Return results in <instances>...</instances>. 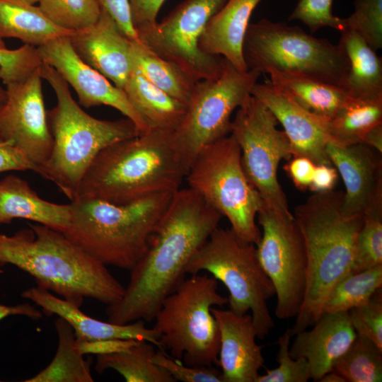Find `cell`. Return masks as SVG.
Wrapping results in <instances>:
<instances>
[{
  "instance_id": "cell-1",
  "label": "cell",
  "mask_w": 382,
  "mask_h": 382,
  "mask_svg": "<svg viewBox=\"0 0 382 382\" xmlns=\"http://www.w3.org/2000/svg\"><path fill=\"white\" fill-rule=\"evenodd\" d=\"M222 215L190 187L179 189L156 226L148 248L130 270L122 299L108 305V321L149 322L185 278V267L219 226Z\"/></svg>"
},
{
  "instance_id": "cell-2",
  "label": "cell",
  "mask_w": 382,
  "mask_h": 382,
  "mask_svg": "<svg viewBox=\"0 0 382 382\" xmlns=\"http://www.w3.org/2000/svg\"><path fill=\"white\" fill-rule=\"evenodd\" d=\"M11 236L0 233V265L32 276L37 286L79 307L90 298L107 306L118 302L125 287L100 262L64 233L40 224Z\"/></svg>"
},
{
  "instance_id": "cell-3",
  "label": "cell",
  "mask_w": 382,
  "mask_h": 382,
  "mask_svg": "<svg viewBox=\"0 0 382 382\" xmlns=\"http://www.w3.org/2000/svg\"><path fill=\"white\" fill-rule=\"evenodd\" d=\"M344 191L315 192L293 214L301 233L306 255L305 293L293 335L313 326L324 313L333 286L352 272L354 248L363 216H347Z\"/></svg>"
},
{
  "instance_id": "cell-4",
  "label": "cell",
  "mask_w": 382,
  "mask_h": 382,
  "mask_svg": "<svg viewBox=\"0 0 382 382\" xmlns=\"http://www.w3.org/2000/svg\"><path fill=\"white\" fill-rule=\"evenodd\" d=\"M173 134L149 129L105 148L86 171L76 198L125 204L154 194L176 192L185 172Z\"/></svg>"
},
{
  "instance_id": "cell-5",
  "label": "cell",
  "mask_w": 382,
  "mask_h": 382,
  "mask_svg": "<svg viewBox=\"0 0 382 382\" xmlns=\"http://www.w3.org/2000/svg\"><path fill=\"white\" fill-rule=\"evenodd\" d=\"M40 73L57 97V105L47 112L53 144L50 156L42 166V177L72 201L86 171L102 150L141 133L127 117L104 120L86 113L74 99L67 82L50 65L42 63Z\"/></svg>"
},
{
  "instance_id": "cell-6",
  "label": "cell",
  "mask_w": 382,
  "mask_h": 382,
  "mask_svg": "<svg viewBox=\"0 0 382 382\" xmlns=\"http://www.w3.org/2000/svg\"><path fill=\"white\" fill-rule=\"evenodd\" d=\"M173 193L154 194L125 204L76 198L70 203L69 227L63 233L105 265L131 270L146 251Z\"/></svg>"
},
{
  "instance_id": "cell-7",
  "label": "cell",
  "mask_w": 382,
  "mask_h": 382,
  "mask_svg": "<svg viewBox=\"0 0 382 382\" xmlns=\"http://www.w3.org/2000/svg\"><path fill=\"white\" fill-rule=\"evenodd\" d=\"M217 287L214 277L193 274L164 299L154 319L160 349L187 366H218L220 335L211 308L228 303V297Z\"/></svg>"
},
{
  "instance_id": "cell-8",
  "label": "cell",
  "mask_w": 382,
  "mask_h": 382,
  "mask_svg": "<svg viewBox=\"0 0 382 382\" xmlns=\"http://www.w3.org/2000/svg\"><path fill=\"white\" fill-rule=\"evenodd\" d=\"M205 271L227 288L229 309L238 315L251 312L259 339H264L274 323L268 301L274 286L257 257L256 245L241 239L231 228L219 226L188 262L185 274Z\"/></svg>"
},
{
  "instance_id": "cell-9",
  "label": "cell",
  "mask_w": 382,
  "mask_h": 382,
  "mask_svg": "<svg viewBox=\"0 0 382 382\" xmlns=\"http://www.w3.org/2000/svg\"><path fill=\"white\" fill-rule=\"evenodd\" d=\"M248 69L296 71L343 88L349 63L342 48L298 26L262 19L249 23L243 45Z\"/></svg>"
},
{
  "instance_id": "cell-10",
  "label": "cell",
  "mask_w": 382,
  "mask_h": 382,
  "mask_svg": "<svg viewBox=\"0 0 382 382\" xmlns=\"http://www.w3.org/2000/svg\"><path fill=\"white\" fill-rule=\"evenodd\" d=\"M185 178L189 187L226 216L241 239L258 243L261 232L255 221L263 201L245 175L231 134L205 146Z\"/></svg>"
},
{
  "instance_id": "cell-11",
  "label": "cell",
  "mask_w": 382,
  "mask_h": 382,
  "mask_svg": "<svg viewBox=\"0 0 382 382\" xmlns=\"http://www.w3.org/2000/svg\"><path fill=\"white\" fill-rule=\"evenodd\" d=\"M261 73L239 71L227 60L216 78L197 81L181 122L173 134L185 175L199 152L231 133L233 112L250 95Z\"/></svg>"
},
{
  "instance_id": "cell-12",
  "label": "cell",
  "mask_w": 382,
  "mask_h": 382,
  "mask_svg": "<svg viewBox=\"0 0 382 382\" xmlns=\"http://www.w3.org/2000/svg\"><path fill=\"white\" fill-rule=\"evenodd\" d=\"M279 122L257 98L249 95L238 108L231 121V134L241 149L243 170L263 202L286 214V195L278 181L280 161L292 158L291 147Z\"/></svg>"
},
{
  "instance_id": "cell-13",
  "label": "cell",
  "mask_w": 382,
  "mask_h": 382,
  "mask_svg": "<svg viewBox=\"0 0 382 382\" xmlns=\"http://www.w3.org/2000/svg\"><path fill=\"white\" fill-rule=\"evenodd\" d=\"M262 232L256 245L258 260L277 296L279 319L296 317L306 288V255L303 237L293 214H286L264 202L257 214Z\"/></svg>"
},
{
  "instance_id": "cell-14",
  "label": "cell",
  "mask_w": 382,
  "mask_h": 382,
  "mask_svg": "<svg viewBox=\"0 0 382 382\" xmlns=\"http://www.w3.org/2000/svg\"><path fill=\"white\" fill-rule=\"evenodd\" d=\"M227 0H184L154 27L137 31L139 42L187 73L195 82L218 77L226 60L209 55L198 40L210 18Z\"/></svg>"
},
{
  "instance_id": "cell-15",
  "label": "cell",
  "mask_w": 382,
  "mask_h": 382,
  "mask_svg": "<svg viewBox=\"0 0 382 382\" xmlns=\"http://www.w3.org/2000/svg\"><path fill=\"white\" fill-rule=\"evenodd\" d=\"M40 67L23 81L6 86V101L0 110V137L41 167L52 149Z\"/></svg>"
},
{
  "instance_id": "cell-16",
  "label": "cell",
  "mask_w": 382,
  "mask_h": 382,
  "mask_svg": "<svg viewBox=\"0 0 382 382\" xmlns=\"http://www.w3.org/2000/svg\"><path fill=\"white\" fill-rule=\"evenodd\" d=\"M37 48L42 62L53 67L71 85L80 105L85 108L112 107L131 120L140 133L149 129L125 91L85 63L75 52L69 37L52 40Z\"/></svg>"
},
{
  "instance_id": "cell-17",
  "label": "cell",
  "mask_w": 382,
  "mask_h": 382,
  "mask_svg": "<svg viewBox=\"0 0 382 382\" xmlns=\"http://www.w3.org/2000/svg\"><path fill=\"white\" fill-rule=\"evenodd\" d=\"M250 94L261 101L282 125L291 144L292 157H306L316 165H332L326 153V146L332 140L329 120L306 110L270 81L257 82Z\"/></svg>"
},
{
  "instance_id": "cell-18",
  "label": "cell",
  "mask_w": 382,
  "mask_h": 382,
  "mask_svg": "<svg viewBox=\"0 0 382 382\" xmlns=\"http://www.w3.org/2000/svg\"><path fill=\"white\" fill-rule=\"evenodd\" d=\"M326 153L345 184L342 209L347 216H363L382 204L381 154L364 143L340 145L330 140Z\"/></svg>"
},
{
  "instance_id": "cell-19",
  "label": "cell",
  "mask_w": 382,
  "mask_h": 382,
  "mask_svg": "<svg viewBox=\"0 0 382 382\" xmlns=\"http://www.w3.org/2000/svg\"><path fill=\"white\" fill-rule=\"evenodd\" d=\"M70 42L77 55L122 89L133 67L131 40L104 9L92 25L74 32Z\"/></svg>"
},
{
  "instance_id": "cell-20",
  "label": "cell",
  "mask_w": 382,
  "mask_h": 382,
  "mask_svg": "<svg viewBox=\"0 0 382 382\" xmlns=\"http://www.w3.org/2000/svg\"><path fill=\"white\" fill-rule=\"evenodd\" d=\"M220 335L218 366L223 382H256L264 365L251 314L212 308Z\"/></svg>"
},
{
  "instance_id": "cell-21",
  "label": "cell",
  "mask_w": 382,
  "mask_h": 382,
  "mask_svg": "<svg viewBox=\"0 0 382 382\" xmlns=\"http://www.w3.org/2000/svg\"><path fill=\"white\" fill-rule=\"evenodd\" d=\"M21 296L40 306L46 316L56 315L65 320L73 328L76 340H135L149 342L160 348L159 332L154 328H147L143 320L126 324L102 321L86 315L80 307L38 286L25 290Z\"/></svg>"
},
{
  "instance_id": "cell-22",
  "label": "cell",
  "mask_w": 382,
  "mask_h": 382,
  "mask_svg": "<svg viewBox=\"0 0 382 382\" xmlns=\"http://www.w3.org/2000/svg\"><path fill=\"white\" fill-rule=\"evenodd\" d=\"M295 335L290 355L307 360L311 379L320 381L357 336L347 312L324 313L313 325Z\"/></svg>"
},
{
  "instance_id": "cell-23",
  "label": "cell",
  "mask_w": 382,
  "mask_h": 382,
  "mask_svg": "<svg viewBox=\"0 0 382 382\" xmlns=\"http://www.w3.org/2000/svg\"><path fill=\"white\" fill-rule=\"evenodd\" d=\"M262 0H227L210 18L198 40L209 55L223 57L239 71H248L243 45L250 16Z\"/></svg>"
},
{
  "instance_id": "cell-24",
  "label": "cell",
  "mask_w": 382,
  "mask_h": 382,
  "mask_svg": "<svg viewBox=\"0 0 382 382\" xmlns=\"http://www.w3.org/2000/svg\"><path fill=\"white\" fill-rule=\"evenodd\" d=\"M71 215L70 203L43 199L18 176L8 175L0 180V224L19 218L64 233L69 227Z\"/></svg>"
},
{
  "instance_id": "cell-25",
  "label": "cell",
  "mask_w": 382,
  "mask_h": 382,
  "mask_svg": "<svg viewBox=\"0 0 382 382\" xmlns=\"http://www.w3.org/2000/svg\"><path fill=\"white\" fill-rule=\"evenodd\" d=\"M270 83L306 110L331 119L351 98L342 87L296 71L271 70Z\"/></svg>"
},
{
  "instance_id": "cell-26",
  "label": "cell",
  "mask_w": 382,
  "mask_h": 382,
  "mask_svg": "<svg viewBox=\"0 0 382 382\" xmlns=\"http://www.w3.org/2000/svg\"><path fill=\"white\" fill-rule=\"evenodd\" d=\"M122 90L149 129L174 132L185 115L187 105L151 83L134 64Z\"/></svg>"
},
{
  "instance_id": "cell-27",
  "label": "cell",
  "mask_w": 382,
  "mask_h": 382,
  "mask_svg": "<svg viewBox=\"0 0 382 382\" xmlns=\"http://www.w3.org/2000/svg\"><path fill=\"white\" fill-rule=\"evenodd\" d=\"M340 33L338 45L349 63L343 88L354 98L382 97L381 58L355 30L345 27Z\"/></svg>"
},
{
  "instance_id": "cell-28",
  "label": "cell",
  "mask_w": 382,
  "mask_h": 382,
  "mask_svg": "<svg viewBox=\"0 0 382 382\" xmlns=\"http://www.w3.org/2000/svg\"><path fill=\"white\" fill-rule=\"evenodd\" d=\"M73 33L56 25L39 6L18 0H0L1 38H16L38 47Z\"/></svg>"
},
{
  "instance_id": "cell-29",
  "label": "cell",
  "mask_w": 382,
  "mask_h": 382,
  "mask_svg": "<svg viewBox=\"0 0 382 382\" xmlns=\"http://www.w3.org/2000/svg\"><path fill=\"white\" fill-rule=\"evenodd\" d=\"M58 337L56 354L49 365L25 382H93L91 362L83 359L76 345L71 325L63 318L54 320Z\"/></svg>"
},
{
  "instance_id": "cell-30",
  "label": "cell",
  "mask_w": 382,
  "mask_h": 382,
  "mask_svg": "<svg viewBox=\"0 0 382 382\" xmlns=\"http://www.w3.org/2000/svg\"><path fill=\"white\" fill-rule=\"evenodd\" d=\"M130 55L133 64L148 81L187 105L196 82L181 68L158 56L141 42L131 41Z\"/></svg>"
},
{
  "instance_id": "cell-31",
  "label": "cell",
  "mask_w": 382,
  "mask_h": 382,
  "mask_svg": "<svg viewBox=\"0 0 382 382\" xmlns=\"http://www.w3.org/2000/svg\"><path fill=\"white\" fill-rule=\"evenodd\" d=\"M154 345L137 342L127 350L97 355L95 369L102 374L107 369L119 373L127 382H174L171 375L153 361Z\"/></svg>"
},
{
  "instance_id": "cell-32",
  "label": "cell",
  "mask_w": 382,
  "mask_h": 382,
  "mask_svg": "<svg viewBox=\"0 0 382 382\" xmlns=\"http://www.w3.org/2000/svg\"><path fill=\"white\" fill-rule=\"evenodd\" d=\"M382 123V97L350 98L329 120L331 139L340 145L362 143L366 132Z\"/></svg>"
},
{
  "instance_id": "cell-33",
  "label": "cell",
  "mask_w": 382,
  "mask_h": 382,
  "mask_svg": "<svg viewBox=\"0 0 382 382\" xmlns=\"http://www.w3.org/2000/svg\"><path fill=\"white\" fill-rule=\"evenodd\" d=\"M382 287V265L342 278L332 289L324 313L347 312L366 303Z\"/></svg>"
},
{
  "instance_id": "cell-34",
  "label": "cell",
  "mask_w": 382,
  "mask_h": 382,
  "mask_svg": "<svg viewBox=\"0 0 382 382\" xmlns=\"http://www.w3.org/2000/svg\"><path fill=\"white\" fill-rule=\"evenodd\" d=\"M332 370L346 382H381L382 349L370 339L357 334L348 349L335 361Z\"/></svg>"
},
{
  "instance_id": "cell-35",
  "label": "cell",
  "mask_w": 382,
  "mask_h": 382,
  "mask_svg": "<svg viewBox=\"0 0 382 382\" xmlns=\"http://www.w3.org/2000/svg\"><path fill=\"white\" fill-rule=\"evenodd\" d=\"M39 8L56 25L71 32L83 30L100 17L96 0H39Z\"/></svg>"
},
{
  "instance_id": "cell-36",
  "label": "cell",
  "mask_w": 382,
  "mask_h": 382,
  "mask_svg": "<svg viewBox=\"0 0 382 382\" xmlns=\"http://www.w3.org/2000/svg\"><path fill=\"white\" fill-rule=\"evenodd\" d=\"M382 265V204L376 205L363 214L354 248L352 272Z\"/></svg>"
},
{
  "instance_id": "cell-37",
  "label": "cell",
  "mask_w": 382,
  "mask_h": 382,
  "mask_svg": "<svg viewBox=\"0 0 382 382\" xmlns=\"http://www.w3.org/2000/svg\"><path fill=\"white\" fill-rule=\"evenodd\" d=\"M354 10L345 18L346 27L355 30L375 51L382 47V0H354Z\"/></svg>"
},
{
  "instance_id": "cell-38",
  "label": "cell",
  "mask_w": 382,
  "mask_h": 382,
  "mask_svg": "<svg viewBox=\"0 0 382 382\" xmlns=\"http://www.w3.org/2000/svg\"><path fill=\"white\" fill-rule=\"evenodd\" d=\"M291 328L287 329L277 342L279 349L277 354L278 366L266 369V374L259 375L256 382H307L311 379L308 363L304 358H293L289 354Z\"/></svg>"
},
{
  "instance_id": "cell-39",
  "label": "cell",
  "mask_w": 382,
  "mask_h": 382,
  "mask_svg": "<svg viewBox=\"0 0 382 382\" xmlns=\"http://www.w3.org/2000/svg\"><path fill=\"white\" fill-rule=\"evenodd\" d=\"M38 48L24 44L15 49H0V79L6 86L27 79L42 64Z\"/></svg>"
},
{
  "instance_id": "cell-40",
  "label": "cell",
  "mask_w": 382,
  "mask_h": 382,
  "mask_svg": "<svg viewBox=\"0 0 382 382\" xmlns=\"http://www.w3.org/2000/svg\"><path fill=\"white\" fill-rule=\"evenodd\" d=\"M334 0H299L289 16V21H300L316 33L321 28L328 27L339 31L346 27L345 18L332 13Z\"/></svg>"
},
{
  "instance_id": "cell-41",
  "label": "cell",
  "mask_w": 382,
  "mask_h": 382,
  "mask_svg": "<svg viewBox=\"0 0 382 382\" xmlns=\"http://www.w3.org/2000/svg\"><path fill=\"white\" fill-rule=\"evenodd\" d=\"M358 335L366 337L382 349V292L378 289L365 303L348 311Z\"/></svg>"
},
{
  "instance_id": "cell-42",
  "label": "cell",
  "mask_w": 382,
  "mask_h": 382,
  "mask_svg": "<svg viewBox=\"0 0 382 382\" xmlns=\"http://www.w3.org/2000/svg\"><path fill=\"white\" fill-rule=\"evenodd\" d=\"M153 361L166 369L175 381L223 382L221 372L214 366H187L181 361L168 357L163 349L156 350Z\"/></svg>"
},
{
  "instance_id": "cell-43",
  "label": "cell",
  "mask_w": 382,
  "mask_h": 382,
  "mask_svg": "<svg viewBox=\"0 0 382 382\" xmlns=\"http://www.w3.org/2000/svg\"><path fill=\"white\" fill-rule=\"evenodd\" d=\"M166 0H128L132 21L136 31L152 28Z\"/></svg>"
},
{
  "instance_id": "cell-44",
  "label": "cell",
  "mask_w": 382,
  "mask_h": 382,
  "mask_svg": "<svg viewBox=\"0 0 382 382\" xmlns=\"http://www.w3.org/2000/svg\"><path fill=\"white\" fill-rule=\"evenodd\" d=\"M10 170H32L42 177L40 166L28 160L10 142L0 137V173Z\"/></svg>"
},
{
  "instance_id": "cell-45",
  "label": "cell",
  "mask_w": 382,
  "mask_h": 382,
  "mask_svg": "<svg viewBox=\"0 0 382 382\" xmlns=\"http://www.w3.org/2000/svg\"><path fill=\"white\" fill-rule=\"evenodd\" d=\"M116 21L122 32L131 40L139 37L133 26L128 0H96Z\"/></svg>"
},
{
  "instance_id": "cell-46",
  "label": "cell",
  "mask_w": 382,
  "mask_h": 382,
  "mask_svg": "<svg viewBox=\"0 0 382 382\" xmlns=\"http://www.w3.org/2000/svg\"><path fill=\"white\" fill-rule=\"evenodd\" d=\"M316 164L309 158L303 156L292 157L285 165L284 169L294 185L301 190L309 189Z\"/></svg>"
},
{
  "instance_id": "cell-47",
  "label": "cell",
  "mask_w": 382,
  "mask_h": 382,
  "mask_svg": "<svg viewBox=\"0 0 382 382\" xmlns=\"http://www.w3.org/2000/svg\"><path fill=\"white\" fill-rule=\"evenodd\" d=\"M137 341L139 340H106L87 342L76 340V345L79 350L83 355L86 354H96L98 355L127 350L134 345Z\"/></svg>"
},
{
  "instance_id": "cell-48",
  "label": "cell",
  "mask_w": 382,
  "mask_h": 382,
  "mask_svg": "<svg viewBox=\"0 0 382 382\" xmlns=\"http://www.w3.org/2000/svg\"><path fill=\"white\" fill-rule=\"evenodd\" d=\"M337 169L332 165H316L309 189L315 192L332 190L337 180Z\"/></svg>"
},
{
  "instance_id": "cell-49",
  "label": "cell",
  "mask_w": 382,
  "mask_h": 382,
  "mask_svg": "<svg viewBox=\"0 0 382 382\" xmlns=\"http://www.w3.org/2000/svg\"><path fill=\"white\" fill-rule=\"evenodd\" d=\"M11 316H23L34 320L42 318V312L29 303H23L16 306H7L0 303V321Z\"/></svg>"
},
{
  "instance_id": "cell-50",
  "label": "cell",
  "mask_w": 382,
  "mask_h": 382,
  "mask_svg": "<svg viewBox=\"0 0 382 382\" xmlns=\"http://www.w3.org/2000/svg\"><path fill=\"white\" fill-rule=\"evenodd\" d=\"M362 143L368 145L379 154H382V123L370 129L364 135Z\"/></svg>"
},
{
  "instance_id": "cell-51",
  "label": "cell",
  "mask_w": 382,
  "mask_h": 382,
  "mask_svg": "<svg viewBox=\"0 0 382 382\" xmlns=\"http://www.w3.org/2000/svg\"><path fill=\"white\" fill-rule=\"evenodd\" d=\"M320 382H346L345 379L337 372L332 370L325 374L320 380Z\"/></svg>"
},
{
  "instance_id": "cell-52",
  "label": "cell",
  "mask_w": 382,
  "mask_h": 382,
  "mask_svg": "<svg viewBox=\"0 0 382 382\" xmlns=\"http://www.w3.org/2000/svg\"><path fill=\"white\" fill-rule=\"evenodd\" d=\"M6 101V89L0 86V105H4Z\"/></svg>"
},
{
  "instance_id": "cell-53",
  "label": "cell",
  "mask_w": 382,
  "mask_h": 382,
  "mask_svg": "<svg viewBox=\"0 0 382 382\" xmlns=\"http://www.w3.org/2000/svg\"><path fill=\"white\" fill-rule=\"evenodd\" d=\"M18 1H21L26 2L30 4H34L35 3L38 2L39 0H18Z\"/></svg>"
},
{
  "instance_id": "cell-54",
  "label": "cell",
  "mask_w": 382,
  "mask_h": 382,
  "mask_svg": "<svg viewBox=\"0 0 382 382\" xmlns=\"http://www.w3.org/2000/svg\"><path fill=\"white\" fill-rule=\"evenodd\" d=\"M4 48H6V45L4 44L3 38H1V36H0V49H4Z\"/></svg>"
},
{
  "instance_id": "cell-55",
  "label": "cell",
  "mask_w": 382,
  "mask_h": 382,
  "mask_svg": "<svg viewBox=\"0 0 382 382\" xmlns=\"http://www.w3.org/2000/svg\"><path fill=\"white\" fill-rule=\"evenodd\" d=\"M2 272H3L2 270L0 269V273H1Z\"/></svg>"
},
{
  "instance_id": "cell-56",
  "label": "cell",
  "mask_w": 382,
  "mask_h": 382,
  "mask_svg": "<svg viewBox=\"0 0 382 382\" xmlns=\"http://www.w3.org/2000/svg\"><path fill=\"white\" fill-rule=\"evenodd\" d=\"M1 106H2V105H0V110H1Z\"/></svg>"
}]
</instances>
